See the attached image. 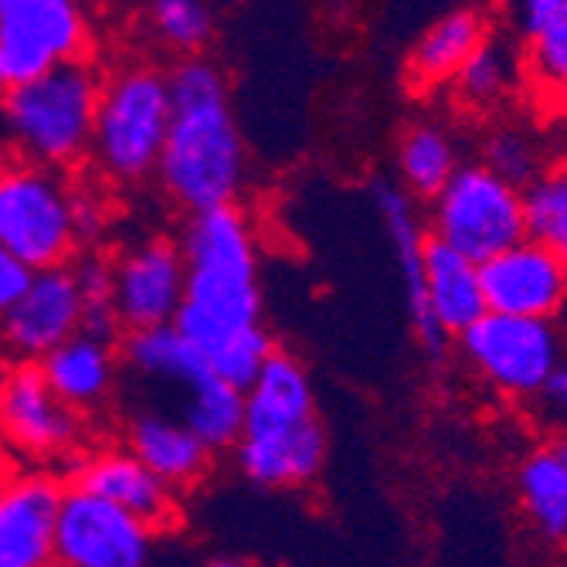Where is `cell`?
Listing matches in <instances>:
<instances>
[{"label": "cell", "instance_id": "ba28073f", "mask_svg": "<svg viewBox=\"0 0 567 567\" xmlns=\"http://www.w3.org/2000/svg\"><path fill=\"white\" fill-rule=\"evenodd\" d=\"M470 371L509 401H534L567 353V337L554 320L483 313L452 340Z\"/></svg>", "mask_w": 567, "mask_h": 567}, {"label": "cell", "instance_id": "3957f363", "mask_svg": "<svg viewBox=\"0 0 567 567\" xmlns=\"http://www.w3.org/2000/svg\"><path fill=\"white\" fill-rule=\"evenodd\" d=\"M102 208L55 167L0 164V248L31 272L72 266L99 231Z\"/></svg>", "mask_w": 567, "mask_h": 567}, {"label": "cell", "instance_id": "cb8c5ba5", "mask_svg": "<svg viewBox=\"0 0 567 567\" xmlns=\"http://www.w3.org/2000/svg\"><path fill=\"white\" fill-rule=\"evenodd\" d=\"M458 167L455 140L439 123H415L398 140V184L411 197L432 200Z\"/></svg>", "mask_w": 567, "mask_h": 567}, {"label": "cell", "instance_id": "7402d4cb", "mask_svg": "<svg viewBox=\"0 0 567 567\" xmlns=\"http://www.w3.org/2000/svg\"><path fill=\"white\" fill-rule=\"evenodd\" d=\"M489 38V24L480 11L458 8L439 18L411 48L408 75L415 85H445L470 62L473 51Z\"/></svg>", "mask_w": 567, "mask_h": 567}, {"label": "cell", "instance_id": "2e32d148", "mask_svg": "<svg viewBox=\"0 0 567 567\" xmlns=\"http://www.w3.org/2000/svg\"><path fill=\"white\" fill-rule=\"evenodd\" d=\"M65 483L51 473L0 480V567H55V520Z\"/></svg>", "mask_w": 567, "mask_h": 567}, {"label": "cell", "instance_id": "5b68a950", "mask_svg": "<svg viewBox=\"0 0 567 567\" xmlns=\"http://www.w3.org/2000/svg\"><path fill=\"white\" fill-rule=\"evenodd\" d=\"M171 120L174 102L161 69L126 65L102 79L89 150L102 177H110L113 184H140L146 177H157Z\"/></svg>", "mask_w": 567, "mask_h": 567}, {"label": "cell", "instance_id": "6da1fadb", "mask_svg": "<svg viewBox=\"0 0 567 567\" xmlns=\"http://www.w3.org/2000/svg\"><path fill=\"white\" fill-rule=\"evenodd\" d=\"M177 245L184 255V299L174 327L215 378L245 391L276 350L266 327L255 225L231 204L190 215Z\"/></svg>", "mask_w": 567, "mask_h": 567}, {"label": "cell", "instance_id": "603a6c76", "mask_svg": "<svg viewBox=\"0 0 567 567\" xmlns=\"http://www.w3.org/2000/svg\"><path fill=\"white\" fill-rule=\"evenodd\" d=\"M120 357L130 371H136L146 381H161L177 388L181 394L212 378L208 364L200 353L190 347V340L171 323V327H153V330H136L123 333Z\"/></svg>", "mask_w": 567, "mask_h": 567}, {"label": "cell", "instance_id": "836d02e7", "mask_svg": "<svg viewBox=\"0 0 567 567\" xmlns=\"http://www.w3.org/2000/svg\"><path fill=\"white\" fill-rule=\"evenodd\" d=\"M204 567H251V564L241 560V557H215V560H208Z\"/></svg>", "mask_w": 567, "mask_h": 567}, {"label": "cell", "instance_id": "484cf974", "mask_svg": "<svg viewBox=\"0 0 567 567\" xmlns=\"http://www.w3.org/2000/svg\"><path fill=\"white\" fill-rule=\"evenodd\" d=\"M517 72L520 65H517V55H513V48L489 34L452 79L455 99L466 110H493L496 102H503L509 89L517 85Z\"/></svg>", "mask_w": 567, "mask_h": 567}, {"label": "cell", "instance_id": "44dd1931", "mask_svg": "<svg viewBox=\"0 0 567 567\" xmlns=\"http://www.w3.org/2000/svg\"><path fill=\"white\" fill-rule=\"evenodd\" d=\"M513 486L530 530L550 544L567 540V466L557 442L534 445L520 458Z\"/></svg>", "mask_w": 567, "mask_h": 567}, {"label": "cell", "instance_id": "4fadbf2b", "mask_svg": "<svg viewBox=\"0 0 567 567\" xmlns=\"http://www.w3.org/2000/svg\"><path fill=\"white\" fill-rule=\"evenodd\" d=\"M113 266V313L123 333L171 327L184 299V255L177 238L153 235L123 248Z\"/></svg>", "mask_w": 567, "mask_h": 567}, {"label": "cell", "instance_id": "30bf717a", "mask_svg": "<svg viewBox=\"0 0 567 567\" xmlns=\"http://www.w3.org/2000/svg\"><path fill=\"white\" fill-rule=\"evenodd\" d=\"M157 530L95 493L65 483L55 520V567H150Z\"/></svg>", "mask_w": 567, "mask_h": 567}, {"label": "cell", "instance_id": "83f0119b", "mask_svg": "<svg viewBox=\"0 0 567 567\" xmlns=\"http://www.w3.org/2000/svg\"><path fill=\"white\" fill-rule=\"evenodd\" d=\"M146 18L153 34L167 48L187 51V55H197L215 31L212 11L204 0H146Z\"/></svg>", "mask_w": 567, "mask_h": 567}, {"label": "cell", "instance_id": "d4e9b609", "mask_svg": "<svg viewBox=\"0 0 567 567\" xmlns=\"http://www.w3.org/2000/svg\"><path fill=\"white\" fill-rule=\"evenodd\" d=\"M177 419L215 455L231 452L245 425V391L212 374L200 384H194L190 391H184V404Z\"/></svg>", "mask_w": 567, "mask_h": 567}, {"label": "cell", "instance_id": "d6a6232c", "mask_svg": "<svg viewBox=\"0 0 567 567\" xmlns=\"http://www.w3.org/2000/svg\"><path fill=\"white\" fill-rule=\"evenodd\" d=\"M31 276L34 272L28 266H21L11 251L0 248V320H4V313L18 302V296L28 289Z\"/></svg>", "mask_w": 567, "mask_h": 567}, {"label": "cell", "instance_id": "f1b7e54d", "mask_svg": "<svg viewBox=\"0 0 567 567\" xmlns=\"http://www.w3.org/2000/svg\"><path fill=\"white\" fill-rule=\"evenodd\" d=\"M524 44V72L534 82V89L547 99L567 102V11L550 18Z\"/></svg>", "mask_w": 567, "mask_h": 567}, {"label": "cell", "instance_id": "f546056e", "mask_svg": "<svg viewBox=\"0 0 567 567\" xmlns=\"http://www.w3.org/2000/svg\"><path fill=\"white\" fill-rule=\"evenodd\" d=\"M540 153L537 143L517 130V126H503L496 133H489L486 150H483V167H489L496 177H503L506 184L527 190L537 177H540Z\"/></svg>", "mask_w": 567, "mask_h": 567}, {"label": "cell", "instance_id": "5bb4252c", "mask_svg": "<svg viewBox=\"0 0 567 567\" xmlns=\"http://www.w3.org/2000/svg\"><path fill=\"white\" fill-rule=\"evenodd\" d=\"M371 200L374 212L381 215L384 235L391 241V255L398 266V279L404 289V309L411 320V333H415L422 353L429 357V364L439 368L449 357V333L439 327L432 306H429V292H425V241H429V228L419 218L415 197H411L398 181H374L371 184Z\"/></svg>", "mask_w": 567, "mask_h": 567}, {"label": "cell", "instance_id": "8992f818", "mask_svg": "<svg viewBox=\"0 0 567 567\" xmlns=\"http://www.w3.org/2000/svg\"><path fill=\"white\" fill-rule=\"evenodd\" d=\"M99 89V72L79 59L0 99V113L21 157L55 171L89 157Z\"/></svg>", "mask_w": 567, "mask_h": 567}, {"label": "cell", "instance_id": "7a4b0ae2", "mask_svg": "<svg viewBox=\"0 0 567 567\" xmlns=\"http://www.w3.org/2000/svg\"><path fill=\"white\" fill-rule=\"evenodd\" d=\"M231 452L238 473L262 489H299L320 480L330 439L299 357L272 350L245 388V425Z\"/></svg>", "mask_w": 567, "mask_h": 567}, {"label": "cell", "instance_id": "4dcf8cb0", "mask_svg": "<svg viewBox=\"0 0 567 567\" xmlns=\"http://www.w3.org/2000/svg\"><path fill=\"white\" fill-rule=\"evenodd\" d=\"M530 404L537 411V419L550 432H557L560 439H567V353H564V360L557 364V371L547 378L544 391Z\"/></svg>", "mask_w": 567, "mask_h": 567}, {"label": "cell", "instance_id": "1f68e13d", "mask_svg": "<svg viewBox=\"0 0 567 567\" xmlns=\"http://www.w3.org/2000/svg\"><path fill=\"white\" fill-rule=\"evenodd\" d=\"M567 11V0H503V18L524 41L534 38L550 18Z\"/></svg>", "mask_w": 567, "mask_h": 567}, {"label": "cell", "instance_id": "ffe728a7", "mask_svg": "<svg viewBox=\"0 0 567 567\" xmlns=\"http://www.w3.org/2000/svg\"><path fill=\"white\" fill-rule=\"evenodd\" d=\"M425 292L449 340L462 337L486 313L480 266L432 235L425 241Z\"/></svg>", "mask_w": 567, "mask_h": 567}, {"label": "cell", "instance_id": "7c38bea8", "mask_svg": "<svg viewBox=\"0 0 567 567\" xmlns=\"http://www.w3.org/2000/svg\"><path fill=\"white\" fill-rule=\"evenodd\" d=\"M85 299L72 266L34 272L28 289L0 320V350L11 364H41L48 353L79 337Z\"/></svg>", "mask_w": 567, "mask_h": 567}, {"label": "cell", "instance_id": "8fae6325", "mask_svg": "<svg viewBox=\"0 0 567 567\" xmlns=\"http://www.w3.org/2000/svg\"><path fill=\"white\" fill-rule=\"evenodd\" d=\"M85 415L69 408L38 364H11L0 374V439L34 462L75 458Z\"/></svg>", "mask_w": 567, "mask_h": 567}, {"label": "cell", "instance_id": "52a82bcc", "mask_svg": "<svg viewBox=\"0 0 567 567\" xmlns=\"http://www.w3.org/2000/svg\"><path fill=\"white\" fill-rule=\"evenodd\" d=\"M429 235L483 266L527 238L524 190L483 164H462L429 200Z\"/></svg>", "mask_w": 567, "mask_h": 567}, {"label": "cell", "instance_id": "d6986e66", "mask_svg": "<svg viewBox=\"0 0 567 567\" xmlns=\"http://www.w3.org/2000/svg\"><path fill=\"white\" fill-rule=\"evenodd\" d=\"M38 368L51 384V391L69 408H75L79 415H89V411L106 404L116 391L120 350L106 337L79 333L69 343H62L55 353H48Z\"/></svg>", "mask_w": 567, "mask_h": 567}, {"label": "cell", "instance_id": "9a60e30c", "mask_svg": "<svg viewBox=\"0 0 567 567\" xmlns=\"http://www.w3.org/2000/svg\"><path fill=\"white\" fill-rule=\"evenodd\" d=\"M486 313L524 320H557L567 306V266L530 238L480 266Z\"/></svg>", "mask_w": 567, "mask_h": 567}, {"label": "cell", "instance_id": "4316f807", "mask_svg": "<svg viewBox=\"0 0 567 567\" xmlns=\"http://www.w3.org/2000/svg\"><path fill=\"white\" fill-rule=\"evenodd\" d=\"M527 238L550 248L567 266V161L544 167L540 177L524 190Z\"/></svg>", "mask_w": 567, "mask_h": 567}, {"label": "cell", "instance_id": "ac0fdd59", "mask_svg": "<svg viewBox=\"0 0 567 567\" xmlns=\"http://www.w3.org/2000/svg\"><path fill=\"white\" fill-rule=\"evenodd\" d=\"M123 449H130L150 473H157L177 493L194 489L215 462V452L177 415H164V411H136L126 422Z\"/></svg>", "mask_w": 567, "mask_h": 567}, {"label": "cell", "instance_id": "e0dca14e", "mask_svg": "<svg viewBox=\"0 0 567 567\" xmlns=\"http://www.w3.org/2000/svg\"><path fill=\"white\" fill-rule=\"evenodd\" d=\"M72 486L110 499L113 506L150 524L157 534L171 530L181 517V493L171 489L157 473H150L123 445L79 455L72 462Z\"/></svg>", "mask_w": 567, "mask_h": 567}, {"label": "cell", "instance_id": "277c9868", "mask_svg": "<svg viewBox=\"0 0 567 567\" xmlns=\"http://www.w3.org/2000/svg\"><path fill=\"white\" fill-rule=\"evenodd\" d=\"M171 102L174 120L157 164L164 194L187 218L231 208L248 177V157L228 89L187 99L171 95Z\"/></svg>", "mask_w": 567, "mask_h": 567}, {"label": "cell", "instance_id": "9c48e42d", "mask_svg": "<svg viewBox=\"0 0 567 567\" xmlns=\"http://www.w3.org/2000/svg\"><path fill=\"white\" fill-rule=\"evenodd\" d=\"M85 0H0V99L85 59Z\"/></svg>", "mask_w": 567, "mask_h": 567}, {"label": "cell", "instance_id": "e575fe53", "mask_svg": "<svg viewBox=\"0 0 567 567\" xmlns=\"http://www.w3.org/2000/svg\"><path fill=\"white\" fill-rule=\"evenodd\" d=\"M557 449H560V458H564V466H567V439H557Z\"/></svg>", "mask_w": 567, "mask_h": 567}]
</instances>
